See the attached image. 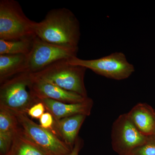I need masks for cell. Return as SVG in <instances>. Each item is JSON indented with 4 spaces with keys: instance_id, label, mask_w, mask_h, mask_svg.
<instances>
[{
    "instance_id": "1",
    "label": "cell",
    "mask_w": 155,
    "mask_h": 155,
    "mask_svg": "<svg viewBox=\"0 0 155 155\" xmlns=\"http://www.w3.org/2000/svg\"><path fill=\"white\" fill-rule=\"evenodd\" d=\"M35 36L48 43L71 49H78L80 25L74 14L66 8L49 11L45 19L35 24Z\"/></svg>"
},
{
    "instance_id": "2",
    "label": "cell",
    "mask_w": 155,
    "mask_h": 155,
    "mask_svg": "<svg viewBox=\"0 0 155 155\" xmlns=\"http://www.w3.org/2000/svg\"><path fill=\"white\" fill-rule=\"evenodd\" d=\"M87 69L84 67L70 64L68 59H64L38 72L29 74L34 78L44 81L87 98L88 97L84 82Z\"/></svg>"
},
{
    "instance_id": "3",
    "label": "cell",
    "mask_w": 155,
    "mask_h": 155,
    "mask_svg": "<svg viewBox=\"0 0 155 155\" xmlns=\"http://www.w3.org/2000/svg\"><path fill=\"white\" fill-rule=\"evenodd\" d=\"M31 77L24 72L13 76L1 83L0 107L13 114H27L28 110L38 102L31 89Z\"/></svg>"
},
{
    "instance_id": "4",
    "label": "cell",
    "mask_w": 155,
    "mask_h": 155,
    "mask_svg": "<svg viewBox=\"0 0 155 155\" xmlns=\"http://www.w3.org/2000/svg\"><path fill=\"white\" fill-rule=\"evenodd\" d=\"M35 22L26 17L17 1H0V39L33 38Z\"/></svg>"
},
{
    "instance_id": "5",
    "label": "cell",
    "mask_w": 155,
    "mask_h": 155,
    "mask_svg": "<svg viewBox=\"0 0 155 155\" xmlns=\"http://www.w3.org/2000/svg\"><path fill=\"white\" fill-rule=\"evenodd\" d=\"M14 114L26 136L46 155H69L72 152V148L58 135L36 124L27 114Z\"/></svg>"
},
{
    "instance_id": "6",
    "label": "cell",
    "mask_w": 155,
    "mask_h": 155,
    "mask_svg": "<svg viewBox=\"0 0 155 155\" xmlns=\"http://www.w3.org/2000/svg\"><path fill=\"white\" fill-rule=\"evenodd\" d=\"M68 61L72 65L85 67L98 75L117 80L128 78L135 70L133 65L127 61L126 56L122 52L112 53L94 60H83L74 57Z\"/></svg>"
},
{
    "instance_id": "7",
    "label": "cell",
    "mask_w": 155,
    "mask_h": 155,
    "mask_svg": "<svg viewBox=\"0 0 155 155\" xmlns=\"http://www.w3.org/2000/svg\"><path fill=\"white\" fill-rule=\"evenodd\" d=\"M78 51L51 44L35 36L33 47L26 57L25 72L35 73L57 61L77 57Z\"/></svg>"
},
{
    "instance_id": "8",
    "label": "cell",
    "mask_w": 155,
    "mask_h": 155,
    "mask_svg": "<svg viewBox=\"0 0 155 155\" xmlns=\"http://www.w3.org/2000/svg\"><path fill=\"white\" fill-rule=\"evenodd\" d=\"M149 137L139 131L127 114H122L115 120L112 126V148L119 155H128L146 142Z\"/></svg>"
},
{
    "instance_id": "9",
    "label": "cell",
    "mask_w": 155,
    "mask_h": 155,
    "mask_svg": "<svg viewBox=\"0 0 155 155\" xmlns=\"http://www.w3.org/2000/svg\"><path fill=\"white\" fill-rule=\"evenodd\" d=\"M30 77L31 93L36 99L48 98L67 104H75L83 102L88 98L66 90L44 81L35 79L31 76Z\"/></svg>"
},
{
    "instance_id": "10",
    "label": "cell",
    "mask_w": 155,
    "mask_h": 155,
    "mask_svg": "<svg viewBox=\"0 0 155 155\" xmlns=\"http://www.w3.org/2000/svg\"><path fill=\"white\" fill-rule=\"evenodd\" d=\"M37 100L44 104L55 121L78 114L89 116L93 105L92 100L89 97L83 102L75 104H67L48 98Z\"/></svg>"
},
{
    "instance_id": "11",
    "label": "cell",
    "mask_w": 155,
    "mask_h": 155,
    "mask_svg": "<svg viewBox=\"0 0 155 155\" xmlns=\"http://www.w3.org/2000/svg\"><path fill=\"white\" fill-rule=\"evenodd\" d=\"M131 122L143 134L149 137L155 129V110L146 103H139L127 113Z\"/></svg>"
},
{
    "instance_id": "12",
    "label": "cell",
    "mask_w": 155,
    "mask_h": 155,
    "mask_svg": "<svg viewBox=\"0 0 155 155\" xmlns=\"http://www.w3.org/2000/svg\"><path fill=\"white\" fill-rule=\"evenodd\" d=\"M87 116L78 114L55 121L54 130L58 137L73 149L81 125Z\"/></svg>"
},
{
    "instance_id": "13",
    "label": "cell",
    "mask_w": 155,
    "mask_h": 155,
    "mask_svg": "<svg viewBox=\"0 0 155 155\" xmlns=\"http://www.w3.org/2000/svg\"><path fill=\"white\" fill-rule=\"evenodd\" d=\"M27 55H0V83L25 71Z\"/></svg>"
},
{
    "instance_id": "14",
    "label": "cell",
    "mask_w": 155,
    "mask_h": 155,
    "mask_svg": "<svg viewBox=\"0 0 155 155\" xmlns=\"http://www.w3.org/2000/svg\"><path fill=\"white\" fill-rule=\"evenodd\" d=\"M5 155H46L28 138L20 126L14 134L8 152Z\"/></svg>"
},
{
    "instance_id": "15",
    "label": "cell",
    "mask_w": 155,
    "mask_h": 155,
    "mask_svg": "<svg viewBox=\"0 0 155 155\" xmlns=\"http://www.w3.org/2000/svg\"><path fill=\"white\" fill-rule=\"evenodd\" d=\"M35 37L14 40L0 39V55L23 54L27 55L30 52L33 47Z\"/></svg>"
},
{
    "instance_id": "16",
    "label": "cell",
    "mask_w": 155,
    "mask_h": 155,
    "mask_svg": "<svg viewBox=\"0 0 155 155\" xmlns=\"http://www.w3.org/2000/svg\"><path fill=\"white\" fill-rule=\"evenodd\" d=\"M19 127L16 116L10 111L0 107V133L14 134Z\"/></svg>"
},
{
    "instance_id": "17",
    "label": "cell",
    "mask_w": 155,
    "mask_h": 155,
    "mask_svg": "<svg viewBox=\"0 0 155 155\" xmlns=\"http://www.w3.org/2000/svg\"><path fill=\"white\" fill-rule=\"evenodd\" d=\"M128 155H155V139L150 136L146 142L136 148Z\"/></svg>"
},
{
    "instance_id": "18",
    "label": "cell",
    "mask_w": 155,
    "mask_h": 155,
    "mask_svg": "<svg viewBox=\"0 0 155 155\" xmlns=\"http://www.w3.org/2000/svg\"><path fill=\"white\" fill-rule=\"evenodd\" d=\"M14 134L0 133V155H5L8 152L13 142Z\"/></svg>"
},
{
    "instance_id": "19",
    "label": "cell",
    "mask_w": 155,
    "mask_h": 155,
    "mask_svg": "<svg viewBox=\"0 0 155 155\" xmlns=\"http://www.w3.org/2000/svg\"><path fill=\"white\" fill-rule=\"evenodd\" d=\"M40 125L47 130H51L54 133L56 134L54 130V117L49 112H46L41 116L39 119Z\"/></svg>"
},
{
    "instance_id": "20",
    "label": "cell",
    "mask_w": 155,
    "mask_h": 155,
    "mask_svg": "<svg viewBox=\"0 0 155 155\" xmlns=\"http://www.w3.org/2000/svg\"><path fill=\"white\" fill-rule=\"evenodd\" d=\"M45 110L44 104L38 101V102L31 107L28 110L27 115L33 119H40L44 114Z\"/></svg>"
},
{
    "instance_id": "21",
    "label": "cell",
    "mask_w": 155,
    "mask_h": 155,
    "mask_svg": "<svg viewBox=\"0 0 155 155\" xmlns=\"http://www.w3.org/2000/svg\"><path fill=\"white\" fill-rule=\"evenodd\" d=\"M83 143V140L79 137H78L72 152L69 155H78L79 151L82 148Z\"/></svg>"
},
{
    "instance_id": "22",
    "label": "cell",
    "mask_w": 155,
    "mask_h": 155,
    "mask_svg": "<svg viewBox=\"0 0 155 155\" xmlns=\"http://www.w3.org/2000/svg\"><path fill=\"white\" fill-rule=\"evenodd\" d=\"M151 136L153 138L155 139V129L154 130V131L153 133V135Z\"/></svg>"
}]
</instances>
